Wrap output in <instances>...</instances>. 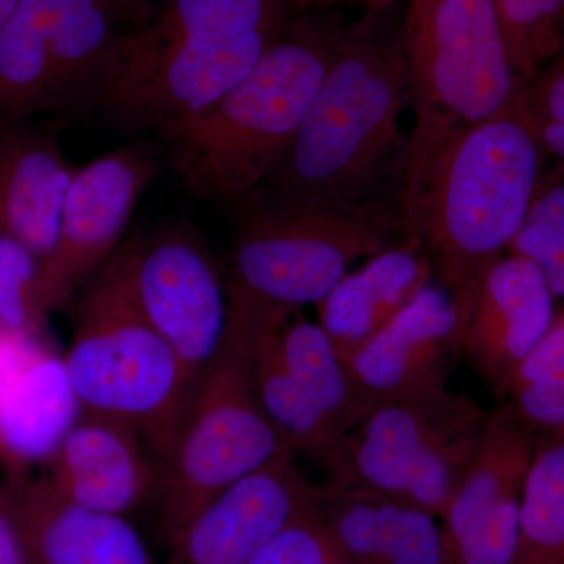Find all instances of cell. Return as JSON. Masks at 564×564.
<instances>
[{"mask_svg":"<svg viewBox=\"0 0 564 564\" xmlns=\"http://www.w3.org/2000/svg\"><path fill=\"white\" fill-rule=\"evenodd\" d=\"M0 564H29L7 489L0 491Z\"/></svg>","mask_w":564,"mask_h":564,"instance_id":"obj_33","label":"cell"},{"mask_svg":"<svg viewBox=\"0 0 564 564\" xmlns=\"http://www.w3.org/2000/svg\"><path fill=\"white\" fill-rule=\"evenodd\" d=\"M556 311L543 274L525 259L507 252L486 272L464 326L462 351L500 399Z\"/></svg>","mask_w":564,"mask_h":564,"instance_id":"obj_14","label":"cell"},{"mask_svg":"<svg viewBox=\"0 0 564 564\" xmlns=\"http://www.w3.org/2000/svg\"><path fill=\"white\" fill-rule=\"evenodd\" d=\"M488 415L447 389L373 404L323 466L333 484L391 497L440 519L477 454Z\"/></svg>","mask_w":564,"mask_h":564,"instance_id":"obj_7","label":"cell"},{"mask_svg":"<svg viewBox=\"0 0 564 564\" xmlns=\"http://www.w3.org/2000/svg\"><path fill=\"white\" fill-rule=\"evenodd\" d=\"M137 307L202 383L228 329L225 274L198 229L172 223L121 245Z\"/></svg>","mask_w":564,"mask_h":564,"instance_id":"obj_9","label":"cell"},{"mask_svg":"<svg viewBox=\"0 0 564 564\" xmlns=\"http://www.w3.org/2000/svg\"><path fill=\"white\" fill-rule=\"evenodd\" d=\"M293 452L252 392L250 334L228 322L225 343L203 375L173 454L161 464L154 500L169 543L218 494Z\"/></svg>","mask_w":564,"mask_h":564,"instance_id":"obj_8","label":"cell"},{"mask_svg":"<svg viewBox=\"0 0 564 564\" xmlns=\"http://www.w3.org/2000/svg\"><path fill=\"white\" fill-rule=\"evenodd\" d=\"M432 262L417 240L391 245L345 274L315 306L317 323L347 361L432 284Z\"/></svg>","mask_w":564,"mask_h":564,"instance_id":"obj_19","label":"cell"},{"mask_svg":"<svg viewBox=\"0 0 564 564\" xmlns=\"http://www.w3.org/2000/svg\"><path fill=\"white\" fill-rule=\"evenodd\" d=\"M52 0H22L0 31V128L52 111Z\"/></svg>","mask_w":564,"mask_h":564,"instance_id":"obj_24","label":"cell"},{"mask_svg":"<svg viewBox=\"0 0 564 564\" xmlns=\"http://www.w3.org/2000/svg\"><path fill=\"white\" fill-rule=\"evenodd\" d=\"M496 9L516 73L536 79L564 50V0H496Z\"/></svg>","mask_w":564,"mask_h":564,"instance_id":"obj_29","label":"cell"},{"mask_svg":"<svg viewBox=\"0 0 564 564\" xmlns=\"http://www.w3.org/2000/svg\"><path fill=\"white\" fill-rule=\"evenodd\" d=\"M131 426L82 413L50 459L47 475L66 499L101 513L126 516L154 499L159 464Z\"/></svg>","mask_w":564,"mask_h":564,"instance_id":"obj_16","label":"cell"},{"mask_svg":"<svg viewBox=\"0 0 564 564\" xmlns=\"http://www.w3.org/2000/svg\"><path fill=\"white\" fill-rule=\"evenodd\" d=\"M2 334H3V333H2V332H0V339H2Z\"/></svg>","mask_w":564,"mask_h":564,"instance_id":"obj_37","label":"cell"},{"mask_svg":"<svg viewBox=\"0 0 564 564\" xmlns=\"http://www.w3.org/2000/svg\"><path fill=\"white\" fill-rule=\"evenodd\" d=\"M280 326L259 329L242 326L250 334L252 392L263 415L293 454L302 452L325 464L339 443L340 434L304 395L285 369L276 340Z\"/></svg>","mask_w":564,"mask_h":564,"instance_id":"obj_25","label":"cell"},{"mask_svg":"<svg viewBox=\"0 0 564 564\" xmlns=\"http://www.w3.org/2000/svg\"><path fill=\"white\" fill-rule=\"evenodd\" d=\"M7 492L29 564H155L124 516L82 507L47 477L10 484Z\"/></svg>","mask_w":564,"mask_h":564,"instance_id":"obj_15","label":"cell"},{"mask_svg":"<svg viewBox=\"0 0 564 564\" xmlns=\"http://www.w3.org/2000/svg\"><path fill=\"white\" fill-rule=\"evenodd\" d=\"M131 29L141 28L150 20L158 0H120Z\"/></svg>","mask_w":564,"mask_h":564,"instance_id":"obj_35","label":"cell"},{"mask_svg":"<svg viewBox=\"0 0 564 564\" xmlns=\"http://www.w3.org/2000/svg\"><path fill=\"white\" fill-rule=\"evenodd\" d=\"M507 252L533 263L556 302H564V163L544 174Z\"/></svg>","mask_w":564,"mask_h":564,"instance_id":"obj_28","label":"cell"},{"mask_svg":"<svg viewBox=\"0 0 564 564\" xmlns=\"http://www.w3.org/2000/svg\"><path fill=\"white\" fill-rule=\"evenodd\" d=\"M525 85L507 109L455 133L400 184L399 225L417 240L464 326L486 272L507 254L544 177Z\"/></svg>","mask_w":564,"mask_h":564,"instance_id":"obj_1","label":"cell"},{"mask_svg":"<svg viewBox=\"0 0 564 564\" xmlns=\"http://www.w3.org/2000/svg\"><path fill=\"white\" fill-rule=\"evenodd\" d=\"M302 14L296 0H158L147 24L126 32L111 65L172 47L281 36Z\"/></svg>","mask_w":564,"mask_h":564,"instance_id":"obj_21","label":"cell"},{"mask_svg":"<svg viewBox=\"0 0 564 564\" xmlns=\"http://www.w3.org/2000/svg\"><path fill=\"white\" fill-rule=\"evenodd\" d=\"M536 445L507 404L489 413L477 454L440 518L444 564L513 562Z\"/></svg>","mask_w":564,"mask_h":564,"instance_id":"obj_11","label":"cell"},{"mask_svg":"<svg viewBox=\"0 0 564 564\" xmlns=\"http://www.w3.org/2000/svg\"><path fill=\"white\" fill-rule=\"evenodd\" d=\"M318 513L343 564H444L440 519L414 505L328 480Z\"/></svg>","mask_w":564,"mask_h":564,"instance_id":"obj_17","label":"cell"},{"mask_svg":"<svg viewBox=\"0 0 564 564\" xmlns=\"http://www.w3.org/2000/svg\"><path fill=\"white\" fill-rule=\"evenodd\" d=\"M226 265L228 318L278 326L318 303L352 263L391 247L399 220L370 206L248 204Z\"/></svg>","mask_w":564,"mask_h":564,"instance_id":"obj_5","label":"cell"},{"mask_svg":"<svg viewBox=\"0 0 564 564\" xmlns=\"http://www.w3.org/2000/svg\"><path fill=\"white\" fill-rule=\"evenodd\" d=\"M511 564H564V441H538Z\"/></svg>","mask_w":564,"mask_h":564,"instance_id":"obj_26","label":"cell"},{"mask_svg":"<svg viewBox=\"0 0 564 564\" xmlns=\"http://www.w3.org/2000/svg\"><path fill=\"white\" fill-rule=\"evenodd\" d=\"M41 261L31 250L0 236V332L39 337L46 321L40 296Z\"/></svg>","mask_w":564,"mask_h":564,"instance_id":"obj_30","label":"cell"},{"mask_svg":"<svg viewBox=\"0 0 564 564\" xmlns=\"http://www.w3.org/2000/svg\"><path fill=\"white\" fill-rule=\"evenodd\" d=\"M70 307L73 337L63 359L82 413L131 426L166 462L199 381L133 302L121 247Z\"/></svg>","mask_w":564,"mask_h":564,"instance_id":"obj_4","label":"cell"},{"mask_svg":"<svg viewBox=\"0 0 564 564\" xmlns=\"http://www.w3.org/2000/svg\"><path fill=\"white\" fill-rule=\"evenodd\" d=\"M408 99L404 14L397 2L364 10L348 25L291 150L248 204H367L397 154L403 158Z\"/></svg>","mask_w":564,"mask_h":564,"instance_id":"obj_2","label":"cell"},{"mask_svg":"<svg viewBox=\"0 0 564 564\" xmlns=\"http://www.w3.org/2000/svg\"><path fill=\"white\" fill-rule=\"evenodd\" d=\"M503 400L538 441H564V306L516 370Z\"/></svg>","mask_w":564,"mask_h":564,"instance_id":"obj_27","label":"cell"},{"mask_svg":"<svg viewBox=\"0 0 564 564\" xmlns=\"http://www.w3.org/2000/svg\"><path fill=\"white\" fill-rule=\"evenodd\" d=\"M462 339L454 300L441 285L430 284L347 364L370 406L417 399L447 389Z\"/></svg>","mask_w":564,"mask_h":564,"instance_id":"obj_13","label":"cell"},{"mask_svg":"<svg viewBox=\"0 0 564 564\" xmlns=\"http://www.w3.org/2000/svg\"><path fill=\"white\" fill-rule=\"evenodd\" d=\"M131 29L120 0H52V111L95 107L104 77Z\"/></svg>","mask_w":564,"mask_h":564,"instance_id":"obj_22","label":"cell"},{"mask_svg":"<svg viewBox=\"0 0 564 564\" xmlns=\"http://www.w3.org/2000/svg\"><path fill=\"white\" fill-rule=\"evenodd\" d=\"M82 415L65 359L41 345L0 393V459L10 484L33 464L50 463Z\"/></svg>","mask_w":564,"mask_h":564,"instance_id":"obj_20","label":"cell"},{"mask_svg":"<svg viewBox=\"0 0 564 564\" xmlns=\"http://www.w3.org/2000/svg\"><path fill=\"white\" fill-rule=\"evenodd\" d=\"M321 496L291 458L270 464L226 488L172 541L166 564H248L285 527L313 510Z\"/></svg>","mask_w":564,"mask_h":564,"instance_id":"obj_12","label":"cell"},{"mask_svg":"<svg viewBox=\"0 0 564 564\" xmlns=\"http://www.w3.org/2000/svg\"><path fill=\"white\" fill-rule=\"evenodd\" d=\"M248 564H343L326 532L318 502L285 527Z\"/></svg>","mask_w":564,"mask_h":564,"instance_id":"obj_32","label":"cell"},{"mask_svg":"<svg viewBox=\"0 0 564 564\" xmlns=\"http://www.w3.org/2000/svg\"><path fill=\"white\" fill-rule=\"evenodd\" d=\"M527 107L547 158L564 163V50L525 84Z\"/></svg>","mask_w":564,"mask_h":564,"instance_id":"obj_31","label":"cell"},{"mask_svg":"<svg viewBox=\"0 0 564 564\" xmlns=\"http://www.w3.org/2000/svg\"><path fill=\"white\" fill-rule=\"evenodd\" d=\"M347 28L334 10L303 13L231 90L158 132L185 191L250 203L291 150Z\"/></svg>","mask_w":564,"mask_h":564,"instance_id":"obj_3","label":"cell"},{"mask_svg":"<svg viewBox=\"0 0 564 564\" xmlns=\"http://www.w3.org/2000/svg\"><path fill=\"white\" fill-rule=\"evenodd\" d=\"M397 0H296L302 13H313V11H333L337 7L358 6L364 10L373 9V7L391 6Z\"/></svg>","mask_w":564,"mask_h":564,"instance_id":"obj_34","label":"cell"},{"mask_svg":"<svg viewBox=\"0 0 564 564\" xmlns=\"http://www.w3.org/2000/svg\"><path fill=\"white\" fill-rule=\"evenodd\" d=\"M21 3L22 0H0V31H2L7 22L13 18V14L20 9Z\"/></svg>","mask_w":564,"mask_h":564,"instance_id":"obj_36","label":"cell"},{"mask_svg":"<svg viewBox=\"0 0 564 564\" xmlns=\"http://www.w3.org/2000/svg\"><path fill=\"white\" fill-rule=\"evenodd\" d=\"M158 172L150 143L117 148L77 166L63 203L61 231L41 263L44 310H66L124 242L133 210Z\"/></svg>","mask_w":564,"mask_h":564,"instance_id":"obj_10","label":"cell"},{"mask_svg":"<svg viewBox=\"0 0 564 564\" xmlns=\"http://www.w3.org/2000/svg\"><path fill=\"white\" fill-rule=\"evenodd\" d=\"M404 40L415 124L400 182L417 176L455 133L507 109L527 84L511 62L496 0H410Z\"/></svg>","mask_w":564,"mask_h":564,"instance_id":"obj_6","label":"cell"},{"mask_svg":"<svg viewBox=\"0 0 564 564\" xmlns=\"http://www.w3.org/2000/svg\"><path fill=\"white\" fill-rule=\"evenodd\" d=\"M276 340L285 369L343 440L372 408L347 361L322 326L300 313L282 323Z\"/></svg>","mask_w":564,"mask_h":564,"instance_id":"obj_23","label":"cell"},{"mask_svg":"<svg viewBox=\"0 0 564 564\" xmlns=\"http://www.w3.org/2000/svg\"><path fill=\"white\" fill-rule=\"evenodd\" d=\"M76 169L55 133L24 122L0 128V236L46 261L57 245Z\"/></svg>","mask_w":564,"mask_h":564,"instance_id":"obj_18","label":"cell"}]
</instances>
